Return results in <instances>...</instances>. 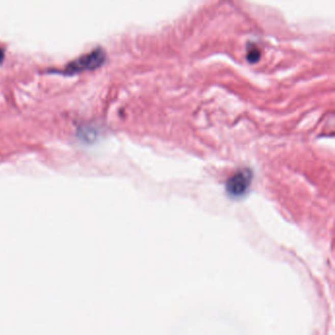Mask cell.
<instances>
[{
    "mask_svg": "<svg viewBox=\"0 0 335 335\" xmlns=\"http://www.w3.org/2000/svg\"><path fill=\"white\" fill-rule=\"evenodd\" d=\"M2 59H3V54H2V51L0 50V63L2 62Z\"/></svg>",
    "mask_w": 335,
    "mask_h": 335,
    "instance_id": "obj_4",
    "label": "cell"
},
{
    "mask_svg": "<svg viewBox=\"0 0 335 335\" xmlns=\"http://www.w3.org/2000/svg\"><path fill=\"white\" fill-rule=\"evenodd\" d=\"M248 60L250 61V62H252V63H254V62H256L257 60H259V58H260V56H261V54H260V51H259V49L257 48H255V47H254L253 49H250L249 51H248Z\"/></svg>",
    "mask_w": 335,
    "mask_h": 335,
    "instance_id": "obj_3",
    "label": "cell"
},
{
    "mask_svg": "<svg viewBox=\"0 0 335 335\" xmlns=\"http://www.w3.org/2000/svg\"><path fill=\"white\" fill-rule=\"evenodd\" d=\"M106 61V54L102 49L96 48L89 54H85L76 60L69 63L65 69V74H76L84 71H92L100 67Z\"/></svg>",
    "mask_w": 335,
    "mask_h": 335,
    "instance_id": "obj_1",
    "label": "cell"
},
{
    "mask_svg": "<svg viewBox=\"0 0 335 335\" xmlns=\"http://www.w3.org/2000/svg\"><path fill=\"white\" fill-rule=\"evenodd\" d=\"M252 176L250 171L244 170L233 175L227 181L226 189L232 196L239 197L244 195L250 187Z\"/></svg>",
    "mask_w": 335,
    "mask_h": 335,
    "instance_id": "obj_2",
    "label": "cell"
}]
</instances>
